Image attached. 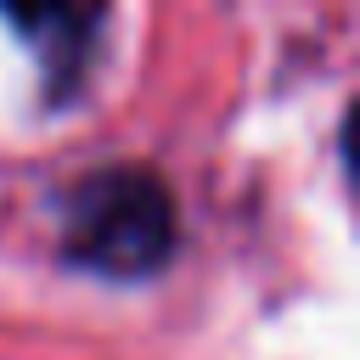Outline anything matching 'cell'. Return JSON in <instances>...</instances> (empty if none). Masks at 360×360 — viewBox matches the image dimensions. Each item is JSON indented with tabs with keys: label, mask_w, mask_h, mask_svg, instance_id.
<instances>
[{
	"label": "cell",
	"mask_w": 360,
	"mask_h": 360,
	"mask_svg": "<svg viewBox=\"0 0 360 360\" xmlns=\"http://www.w3.org/2000/svg\"><path fill=\"white\" fill-rule=\"evenodd\" d=\"M56 214L62 264L101 281H146L180 248V208L152 163H101L73 174Z\"/></svg>",
	"instance_id": "cell-1"
},
{
	"label": "cell",
	"mask_w": 360,
	"mask_h": 360,
	"mask_svg": "<svg viewBox=\"0 0 360 360\" xmlns=\"http://www.w3.org/2000/svg\"><path fill=\"white\" fill-rule=\"evenodd\" d=\"M6 22L28 39V51L39 56V96L51 107L73 101L79 84L96 68V45L107 28L101 6H11Z\"/></svg>",
	"instance_id": "cell-2"
}]
</instances>
